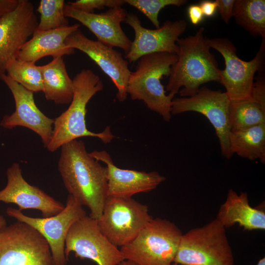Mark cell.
Segmentation results:
<instances>
[{
	"label": "cell",
	"instance_id": "1",
	"mask_svg": "<svg viewBox=\"0 0 265 265\" xmlns=\"http://www.w3.org/2000/svg\"><path fill=\"white\" fill-rule=\"evenodd\" d=\"M58 169L69 194L90 211L98 220L107 198L106 166L91 156L84 143L74 140L61 147Z\"/></svg>",
	"mask_w": 265,
	"mask_h": 265
},
{
	"label": "cell",
	"instance_id": "2",
	"mask_svg": "<svg viewBox=\"0 0 265 265\" xmlns=\"http://www.w3.org/2000/svg\"><path fill=\"white\" fill-rule=\"evenodd\" d=\"M204 30L201 27L194 35L177 40V60L171 67L166 86L169 94L175 97L179 92L181 97H188L197 93L201 85L219 82L218 63L210 52Z\"/></svg>",
	"mask_w": 265,
	"mask_h": 265
},
{
	"label": "cell",
	"instance_id": "3",
	"mask_svg": "<svg viewBox=\"0 0 265 265\" xmlns=\"http://www.w3.org/2000/svg\"><path fill=\"white\" fill-rule=\"evenodd\" d=\"M72 80L73 95L70 105L54 119L52 138L46 148L51 152L82 137H97L105 144L110 142L114 137L109 126L102 132L96 133L88 130L86 125L87 105L104 88L101 78L91 70L84 69Z\"/></svg>",
	"mask_w": 265,
	"mask_h": 265
},
{
	"label": "cell",
	"instance_id": "4",
	"mask_svg": "<svg viewBox=\"0 0 265 265\" xmlns=\"http://www.w3.org/2000/svg\"><path fill=\"white\" fill-rule=\"evenodd\" d=\"M177 60V54L168 53L143 55L137 60L135 71L131 72L127 84V94L132 100L142 101L166 122L171 119L174 97L166 94L161 80L164 76H169L171 67Z\"/></svg>",
	"mask_w": 265,
	"mask_h": 265
},
{
	"label": "cell",
	"instance_id": "5",
	"mask_svg": "<svg viewBox=\"0 0 265 265\" xmlns=\"http://www.w3.org/2000/svg\"><path fill=\"white\" fill-rule=\"evenodd\" d=\"M182 233L174 223L152 218L130 243L121 247L124 260L138 265H170L178 249Z\"/></svg>",
	"mask_w": 265,
	"mask_h": 265
},
{
	"label": "cell",
	"instance_id": "6",
	"mask_svg": "<svg viewBox=\"0 0 265 265\" xmlns=\"http://www.w3.org/2000/svg\"><path fill=\"white\" fill-rule=\"evenodd\" d=\"M225 227L216 219L183 234L173 263L180 265H234Z\"/></svg>",
	"mask_w": 265,
	"mask_h": 265
},
{
	"label": "cell",
	"instance_id": "7",
	"mask_svg": "<svg viewBox=\"0 0 265 265\" xmlns=\"http://www.w3.org/2000/svg\"><path fill=\"white\" fill-rule=\"evenodd\" d=\"M263 38L261 46L255 57L249 61L238 57L234 44L227 38H206L208 46L217 51L225 60V68L219 70V82L226 89L230 101L249 98L254 85L257 71L263 70L265 44Z\"/></svg>",
	"mask_w": 265,
	"mask_h": 265
},
{
	"label": "cell",
	"instance_id": "8",
	"mask_svg": "<svg viewBox=\"0 0 265 265\" xmlns=\"http://www.w3.org/2000/svg\"><path fill=\"white\" fill-rule=\"evenodd\" d=\"M152 218L147 206L132 198L107 197L97 222L108 239L122 247L132 242Z\"/></svg>",
	"mask_w": 265,
	"mask_h": 265
},
{
	"label": "cell",
	"instance_id": "9",
	"mask_svg": "<svg viewBox=\"0 0 265 265\" xmlns=\"http://www.w3.org/2000/svg\"><path fill=\"white\" fill-rule=\"evenodd\" d=\"M0 265H53L50 246L30 225L17 221L0 232Z\"/></svg>",
	"mask_w": 265,
	"mask_h": 265
},
{
	"label": "cell",
	"instance_id": "10",
	"mask_svg": "<svg viewBox=\"0 0 265 265\" xmlns=\"http://www.w3.org/2000/svg\"><path fill=\"white\" fill-rule=\"evenodd\" d=\"M230 103V100L225 92L213 90L203 86L191 96L174 98L171 113L176 115L195 111L204 115L214 128L222 155L229 159L232 156L229 140L231 132L229 119Z\"/></svg>",
	"mask_w": 265,
	"mask_h": 265
},
{
	"label": "cell",
	"instance_id": "11",
	"mask_svg": "<svg viewBox=\"0 0 265 265\" xmlns=\"http://www.w3.org/2000/svg\"><path fill=\"white\" fill-rule=\"evenodd\" d=\"M71 252L76 257L92 260L98 265H119L124 260L120 250L102 233L97 220L86 215L69 230L65 243L67 260Z\"/></svg>",
	"mask_w": 265,
	"mask_h": 265
},
{
	"label": "cell",
	"instance_id": "12",
	"mask_svg": "<svg viewBox=\"0 0 265 265\" xmlns=\"http://www.w3.org/2000/svg\"><path fill=\"white\" fill-rule=\"evenodd\" d=\"M6 212L17 221L30 225L44 237L50 248L53 265H66L68 260L65 254V243L69 230L75 222L86 215L82 206L70 194L64 209L49 217L28 216L18 209L11 207L6 209Z\"/></svg>",
	"mask_w": 265,
	"mask_h": 265
},
{
	"label": "cell",
	"instance_id": "13",
	"mask_svg": "<svg viewBox=\"0 0 265 265\" xmlns=\"http://www.w3.org/2000/svg\"><path fill=\"white\" fill-rule=\"evenodd\" d=\"M125 23L134 32V40L125 57L129 62H136L143 55L156 53L177 54L179 49L176 42L187 26L184 20H167L158 28H147L133 13H128Z\"/></svg>",
	"mask_w": 265,
	"mask_h": 265
},
{
	"label": "cell",
	"instance_id": "14",
	"mask_svg": "<svg viewBox=\"0 0 265 265\" xmlns=\"http://www.w3.org/2000/svg\"><path fill=\"white\" fill-rule=\"evenodd\" d=\"M66 45L86 54L110 78L117 89L116 98L119 102L127 99V88L131 73L129 62L113 48L87 38L80 29L72 33L65 40Z\"/></svg>",
	"mask_w": 265,
	"mask_h": 265
},
{
	"label": "cell",
	"instance_id": "15",
	"mask_svg": "<svg viewBox=\"0 0 265 265\" xmlns=\"http://www.w3.org/2000/svg\"><path fill=\"white\" fill-rule=\"evenodd\" d=\"M38 24L34 6L28 0H19L15 10L0 18V78L5 74L7 64L17 58Z\"/></svg>",
	"mask_w": 265,
	"mask_h": 265
},
{
	"label": "cell",
	"instance_id": "16",
	"mask_svg": "<svg viewBox=\"0 0 265 265\" xmlns=\"http://www.w3.org/2000/svg\"><path fill=\"white\" fill-rule=\"evenodd\" d=\"M11 91L15 103V110L5 115L0 125L7 129L21 126L31 130L41 138L45 148L53 134L54 119L45 115L37 106L33 92L28 90L4 74L0 78Z\"/></svg>",
	"mask_w": 265,
	"mask_h": 265
},
{
	"label": "cell",
	"instance_id": "17",
	"mask_svg": "<svg viewBox=\"0 0 265 265\" xmlns=\"http://www.w3.org/2000/svg\"><path fill=\"white\" fill-rule=\"evenodd\" d=\"M6 174L7 183L0 191V201L17 205L21 211L39 210L43 218L54 216L64 209L65 206L62 203L26 181L18 163H13L7 169Z\"/></svg>",
	"mask_w": 265,
	"mask_h": 265
},
{
	"label": "cell",
	"instance_id": "18",
	"mask_svg": "<svg viewBox=\"0 0 265 265\" xmlns=\"http://www.w3.org/2000/svg\"><path fill=\"white\" fill-rule=\"evenodd\" d=\"M128 13L122 7L109 8L100 13H89L75 9L67 3L64 6L67 18L74 19L86 26L98 41L112 48H121L126 54L132 41L123 31L121 23L125 22Z\"/></svg>",
	"mask_w": 265,
	"mask_h": 265
},
{
	"label": "cell",
	"instance_id": "19",
	"mask_svg": "<svg viewBox=\"0 0 265 265\" xmlns=\"http://www.w3.org/2000/svg\"><path fill=\"white\" fill-rule=\"evenodd\" d=\"M91 157L106 164L107 197L132 198L135 194L155 189L165 178L156 171L146 172L119 168L106 151H94Z\"/></svg>",
	"mask_w": 265,
	"mask_h": 265
},
{
	"label": "cell",
	"instance_id": "20",
	"mask_svg": "<svg viewBox=\"0 0 265 265\" xmlns=\"http://www.w3.org/2000/svg\"><path fill=\"white\" fill-rule=\"evenodd\" d=\"M80 26L75 24L45 31L36 29L32 37L21 48L16 59L35 63L47 56L54 58L74 54L75 50L68 47L65 40L72 33L80 28Z\"/></svg>",
	"mask_w": 265,
	"mask_h": 265
},
{
	"label": "cell",
	"instance_id": "21",
	"mask_svg": "<svg viewBox=\"0 0 265 265\" xmlns=\"http://www.w3.org/2000/svg\"><path fill=\"white\" fill-rule=\"evenodd\" d=\"M216 218L225 229L235 224H238L244 230L265 229V211L250 205L246 192H241L238 194L233 189L229 190Z\"/></svg>",
	"mask_w": 265,
	"mask_h": 265
},
{
	"label": "cell",
	"instance_id": "22",
	"mask_svg": "<svg viewBox=\"0 0 265 265\" xmlns=\"http://www.w3.org/2000/svg\"><path fill=\"white\" fill-rule=\"evenodd\" d=\"M262 76L254 83L249 98L230 101L229 119L231 131L265 123V83Z\"/></svg>",
	"mask_w": 265,
	"mask_h": 265
},
{
	"label": "cell",
	"instance_id": "23",
	"mask_svg": "<svg viewBox=\"0 0 265 265\" xmlns=\"http://www.w3.org/2000/svg\"><path fill=\"white\" fill-rule=\"evenodd\" d=\"M40 67L45 98L57 105L70 104L73 95V80L68 74L63 57L53 58Z\"/></svg>",
	"mask_w": 265,
	"mask_h": 265
},
{
	"label": "cell",
	"instance_id": "24",
	"mask_svg": "<svg viewBox=\"0 0 265 265\" xmlns=\"http://www.w3.org/2000/svg\"><path fill=\"white\" fill-rule=\"evenodd\" d=\"M229 140L232 156L265 163V123L231 131Z\"/></svg>",
	"mask_w": 265,
	"mask_h": 265
},
{
	"label": "cell",
	"instance_id": "25",
	"mask_svg": "<svg viewBox=\"0 0 265 265\" xmlns=\"http://www.w3.org/2000/svg\"><path fill=\"white\" fill-rule=\"evenodd\" d=\"M233 17L252 36L265 38V0H236Z\"/></svg>",
	"mask_w": 265,
	"mask_h": 265
},
{
	"label": "cell",
	"instance_id": "26",
	"mask_svg": "<svg viewBox=\"0 0 265 265\" xmlns=\"http://www.w3.org/2000/svg\"><path fill=\"white\" fill-rule=\"evenodd\" d=\"M7 75L32 92H43L42 76L40 66L35 63L19 60H11L7 65Z\"/></svg>",
	"mask_w": 265,
	"mask_h": 265
},
{
	"label": "cell",
	"instance_id": "27",
	"mask_svg": "<svg viewBox=\"0 0 265 265\" xmlns=\"http://www.w3.org/2000/svg\"><path fill=\"white\" fill-rule=\"evenodd\" d=\"M65 5L63 0H41L37 9L40 21L36 29L45 31L69 26V20L64 15Z\"/></svg>",
	"mask_w": 265,
	"mask_h": 265
},
{
	"label": "cell",
	"instance_id": "28",
	"mask_svg": "<svg viewBox=\"0 0 265 265\" xmlns=\"http://www.w3.org/2000/svg\"><path fill=\"white\" fill-rule=\"evenodd\" d=\"M125 3L133 6L143 14L155 26H160L158 19L160 11L169 5L180 7L187 2L186 0H125Z\"/></svg>",
	"mask_w": 265,
	"mask_h": 265
},
{
	"label": "cell",
	"instance_id": "29",
	"mask_svg": "<svg viewBox=\"0 0 265 265\" xmlns=\"http://www.w3.org/2000/svg\"><path fill=\"white\" fill-rule=\"evenodd\" d=\"M125 3V0H78L67 4L78 10L93 13L95 9L101 10L105 7L109 8L122 7Z\"/></svg>",
	"mask_w": 265,
	"mask_h": 265
},
{
	"label": "cell",
	"instance_id": "30",
	"mask_svg": "<svg viewBox=\"0 0 265 265\" xmlns=\"http://www.w3.org/2000/svg\"><path fill=\"white\" fill-rule=\"evenodd\" d=\"M235 0H217V9L223 21L228 24L233 17V8Z\"/></svg>",
	"mask_w": 265,
	"mask_h": 265
},
{
	"label": "cell",
	"instance_id": "31",
	"mask_svg": "<svg viewBox=\"0 0 265 265\" xmlns=\"http://www.w3.org/2000/svg\"><path fill=\"white\" fill-rule=\"evenodd\" d=\"M188 15L191 23L194 25H198L204 18L200 6L197 4H192L188 7Z\"/></svg>",
	"mask_w": 265,
	"mask_h": 265
},
{
	"label": "cell",
	"instance_id": "32",
	"mask_svg": "<svg viewBox=\"0 0 265 265\" xmlns=\"http://www.w3.org/2000/svg\"><path fill=\"white\" fill-rule=\"evenodd\" d=\"M204 16L212 17L215 14L218 7L217 0H203L199 5Z\"/></svg>",
	"mask_w": 265,
	"mask_h": 265
},
{
	"label": "cell",
	"instance_id": "33",
	"mask_svg": "<svg viewBox=\"0 0 265 265\" xmlns=\"http://www.w3.org/2000/svg\"><path fill=\"white\" fill-rule=\"evenodd\" d=\"M18 3L19 0H0V18L15 10Z\"/></svg>",
	"mask_w": 265,
	"mask_h": 265
},
{
	"label": "cell",
	"instance_id": "34",
	"mask_svg": "<svg viewBox=\"0 0 265 265\" xmlns=\"http://www.w3.org/2000/svg\"><path fill=\"white\" fill-rule=\"evenodd\" d=\"M7 222L6 220L3 216L0 215V232L6 226Z\"/></svg>",
	"mask_w": 265,
	"mask_h": 265
},
{
	"label": "cell",
	"instance_id": "35",
	"mask_svg": "<svg viewBox=\"0 0 265 265\" xmlns=\"http://www.w3.org/2000/svg\"><path fill=\"white\" fill-rule=\"evenodd\" d=\"M119 265H138L134 262L129 260H124L123 261H122Z\"/></svg>",
	"mask_w": 265,
	"mask_h": 265
},
{
	"label": "cell",
	"instance_id": "36",
	"mask_svg": "<svg viewBox=\"0 0 265 265\" xmlns=\"http://www.w3.org/2000/svg\"><path fill=\"white\" fill-rule=\"evenodd\" d=\"M256 265H265V257L260 259Z\"/></svg>",
	"mask_w": 265,
	"mask_h": 265
},
{
	"label": "cell",
	"instance_id": "37",
	"mask_svg": "<svg viewBox=\"0 0 265 265\" xmlns=\"http://www.w3.org/2000/svg\"><path fill=\"white\" fill-rule=\"evenodd\" d=\"M179 265L178 264H175V263H173V264H172L171 265Z\"/></svg>",
	"mask_w": 265,
	"mask_h": 265
}]
</instances>
